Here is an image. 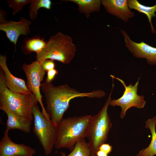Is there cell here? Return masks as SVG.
Listing matches in <instances>:
<instances>
[{
  "label": "cell",
  "instance_id": "ba28073f",
  "mask_svg": "<svg viewBox=\"0 0 156 156\" xmlns=\"http://www.w3.org/2000/svg\"><path fill=\"white\" fill-rule=\"evenodd\" d=\"M26 77L27 88L36 98L42 109V112L48 120H51L42 102V96L40 93L41 82L43 79L46 72L41 64L36 60L29 64L24 63L22 67Z\"/></svg>",
  "mask_w": 156,
  "mask_h": 156
},
{
  "label": "cell",
  "instance_id": "d4e9b609",
  "mask_svg": "<svg viewBox=\"0 0 156 156\" xmlns=\"http://www.w3.org/2000/svg\"><path fill=\"white\" fill-rule=\"evenodd\" d=\"M108 155L104 151L99 150L96 153L97 156H108Z\"/></svg>",
  "mask_w": 156,
  "mask_h": 156
},
{
  "label": "cell",
  "instance_id": "3957f363",
  "mask_svg": "<svg viewBox=\"0 0 156 156\" xmlns=\"http://www.w3.org/2000/svg\"><path fill=\"white\" fill-rule=\"evenodd\" d=\"M76 51V45L71 38L59 32L51 36L44 48L36 54V60L41 64L46 59L68 64L73 58Z\"/></svg>",
  "mask_w": 156,
  "mask_h": 156
},
{
  "label": "cell",
  "instance_id": "4fadbf2b",
  "mask_svg": "<svg viewBox=\"0 0 156 156\" xmlns=\"http://www.w3.org/2000/svg\"><path fill=\"white\" fill-rule=\"evenodd\" d=\"M0 67L4 73L5 81L7 88L12 92L23 94L32 92L27 88L25 81L14 76L9 70L6 63V57L0 55Z\"/></svg>",
  "mask_w": 156,
  "mask_h": 156
},
{
  "label": "cell",
  "instance_id": "5bb4252c",
  "mask_svg": "<svg viewBox=\"0 0 156 156\" xmlns=\"http://www.w3.org/2000/svg\"><path fill=\"white\" fill-rule=\"evenodd\" d=\"M0 109L4 111L7 116L5 130L9 131L12 129H18L26 133L30 132L32 121L17 116L7 109Z\"/></svg>",
  "mask_w": 156,
  "mask_h": 156
},
{
  "label": "cell",
  "instance_id": "7c38bea8",
  "mask_svg": "<svg viewBox=\"0 0 156 156\" xmlns=\"http://www.w3.org/2000/svg\"><path fill=\"white\" fill-rule=\"evenodd\" d=\"M101 4L107 12L125 22L135 16L128 6L127 0H102Z\"/></svg>",
  "mask_w": 156,
  "mask_h": 156
},
{
  "label": "cell",
  "instance_id": "ffe728a7",
  "mask_svg": "<svg viewBox=\"0 0 156 156\" xmlns=\"http://www.w3.org/2000/svg\"><path fill=\"white\" fill-rule=\"evenodd\" d=\"M47 42L44 39L39 37L33 38L27 40L25 42V48L29 52H34L38 53L45 47Z\"/></svg>",
  "mask_w": 156,
  "mask_h": 156
},
{
  "label": "cell",
  "instance_id": "7a4b0ae2",
  "mask_svg": "<svg viewBox=\"0 0 156 156\" xmlns=\"http://www.w3.org/2000/svg\"><path fill=\"white\" fill-rule=\"evenodd\" d=\"M92 116L86 115L63 118L57 125L55 148H67L71 151L78 141L86 138Z\"/></svg>",
  "mask_w": 156,
  "mask_h": 156
},
{
  "label": "cell",
  "instance_id": "30bf717a",
  "mask_svg": "<svg viewBox=\"0 0 156 156\" xmlns=\"http://www.w3.org/2000/svg\"><path fill=\"white\" fill-rule=\"evenodd\" d=\"M123 35L126 47L135 57L145 58L147 63L156 66V47L147 44L143 41L139 42L132 40L124 30H120Z\"/></svg>",
  "mask_w": 156,
  "mask_h": 156
},
{
  "label": "cell",
  "instance_id": "9c48e42d",
  "mask_svg": "<svg viewBox=\"0 0 156 156\" xmlns=\"http://www.w3.org/2000/svg\"><path fill=\"white\" fill-rule=\"evenodd\" d=\"M0 11V30L5 32L8 38L14 44L15 48L19 37L30 33L29 26L31 22L23 17L20 18L18 22L8 21L5 18V12L1 9Z\"/></svg>",
  "mask_w": 156,
  "mask_h": 156
},
{
  "label": "cell",
  "instance_id": "2e32d148",
  "mask_svg": "<svg viewBox=\"0 0 156 156\" xmlns=\"http://www.w3.org/2000/svg\"><path fill=\"white\" fill-rule=\"evenodd\" d=\"M127 3L130 9L136 10L145 14L147 17L150 24L151 32L156 34L152 21V18L156 17V3L152 6H147L142 4L137 0H127Z\"/></svg>",
  "mask_w": 156,
  "mask_h": 156
},
{
  "label": "cell",
  "instance_id": "9a60e30c",
  "mask_svg": "<svg viewBox=\"0 0 156 156\" xmlns=\"http://www.w3.org/2000/svg\"><path fill=\"white\" fill-rule=\"evenodd\" d=\"M145 123V127L149 129L151 133V141L148 146L140 150L136 156H154L156 155V116L148 119Z\"/></svg>",
  "mask_w": 156,
  "mask_h": 156
},
{
  "label": "cell",
  "instance_id": "ac0fdd59",
  "mask_svg": "<svg viewBox=\"0 0 156 156\" xmlns=\"http://www.w3.org/2000/svg\"><path fill=\"white\" fill-rule=\"evenodd\" d=\"M52 3L50 0H31L29 3V14L31 20L36 19L38 16V11L41 8L50 10Z\"/></svg>",
  "mask_w": 156,
  "mask_h": 156
},
{
  "label": "cell",
  "instance_id": "cb8c5ba5",
  "mask_svg": "<svg viewBox=\"0 0 156 156\" xmlns=\"http://www.w3.org/2000/svg\"><path fill=\"white\" fill-rule=\"evenodd\" d=\"M112 146L108 144L105 143L100 146L99 150L103 151L109 154L112 152Z\"/></svg>",
  "mask_w": 156,
  "mask_h": 156
},
{
  "label": "cell",
  "instance_id": "6da1fadb",
  "mask_svg": "<svg viewBox=\"0 0 156 156\" xmlns=\"http://www.w3.org/2000/svg\"><path fill=\"white\" fill-rule=\"evenodd\" d=\"M40 90L46 103V112L51 121L58 125L69 106L70 101L77 97L100 98L105 96V92L97 90L89 92H81L67 84L54 86L52 82L45 81L42 83Z\"/></svg>",
  "mask_w": 156,
  "mask_h": 156
},
{
  "label": "cell",
  "instance_id": "52a82bcc",
  "mask_svg": "<svg viewBox=\"0 0 156 156\" xmlns=\"http://www.w3.org/2000/svg\"><path fill=\"white\" fill-rule=\"evenodd\" d=\"M110 76L120 82L125 88V90L121 97L118 99L112 100L109 104V105L112 106H119L121 107V111L120 117L121 118L124 117L126 111L132 107L138 109L144 107L146 104L144 96L139 95L137 94L140 78L134 85L133 86L131 83L127 86L122 79L115 77L114 75H110Z\"/></svg>",
  "mask_w": 156,
  "mask_h": 156
},
{
  "label": "cell",
  "instance_id": "44dd1931",
  "mask_svg": "<svg viewBox=\"0 0 156 156\" xmlns=\"http://www.w3.org/2000/svg\"><path fill=\"white\" fill-rule=\"evenodd\" d=\"M31 0H8L7 2L10 8L13 10L12 15H15L22 10L23 7L29 4Z\"/></svg>",
  "mask_w": 156,
  "mask_h": 156
},
{
  "label": "cell",
  "instance_id": "8992f818",
  "mask_svg": "<svg viewBox=\"0 0 156 156\" xmlns=\"http://www.w3.org/2000/svg\"><path fill=\"white\" fill-rule=\"evenodd\" d=\"M34 123L33 130L46 155L51 154L56 142L57 125L47 119L37 105L32 109Z\"/></svg>",
  "mask_w": 156,
  "mask_h": 156
},
{
  "label": "cell",
  "instance_id": "603a6c76",
  "mask_svg": "<svg viewBox=\"0 0 156 156\" xmlns=\"http://www.w3.org/2000/svg\"><path fill=\"white\" fill-rule=\"evenodd\" d=\"M58 73L57 70L55 68L48 71L45 81L49 83L52 82Z\"/></svg>",
  "mask_w": 156,
  "mask_h": 156
},
{
  "label": "cell",
  "instance_id": "e0dca14e",
  "mask_svg": "<svg viewBox=\"0 0 156 156\" xmlns=\"http://www.w3.org/2000/svg\"><path fill=\"white\" fill-rule=\"evenodd\" d=\"M66 1L72 2L78 6L80 13H83L88 18L90 14L99 12L100 9L101 0H68Z\"/></svg>",
  "mask_w": 156,
  "mask_h": 156
},
{
  "label": "cell",
  "instance_id": "7402d4cb",
  "mask_svg": "<svg viewBox=\"0 0 156 156\" xmlns=\"http://www.w3.org/2000/svg\"><path fill=\"white\" fill-rule=\"evenodd\" d=\"M41 65L42 68L45 71L55 68V64L53 60L50 59L45 60Z\"/></svg>",
  "mask_w": 156,
  "mask_h": 156
},
{
  "label": "cell",
  "instance_id": "5b68a950",
  "mask_svg": "<svg viewBox=\"0 0 156 156\" xmlns=\"http://www.w3.org/2000/svg\"><path fill=\"white\" fill-rule=\"evenodd\" d=\"M38 100L32 93L23 94L11 91L5 84L0 85V109L5 108L17 116L32 121V109Z\"/></svg>",
  "mask_w": 156,
  "mask_h": 156
},
{
  "label": "cell",
  "instance_id": "8fae6325",
  "mask_svg": "<svg viewBox=\"0 0 156 156\" xmlns=\"http://www.w3.org/2000/svg\"><path fill=\"white\" fill-rule=\"evenodd\" d=\"M5 130L0 141V156H34L36 150L24 144L14 142Z\"/></svg>",
  "mask_w": 156,
  "mask_h": 156
},
{
  "label": "cell",
  "instance_id": "d6986e66",
  "mask_svg": "<svg viewBox=\"0 0 156 156\" xmlns=\"http://www.w3.org/2000/svg\"><path fill=\"white\" fill-rule=\"evenodd\" d=\"M60 156H90V152L88 144L85 139L78 141L75 144L73 149L67 155L61 153Z\"/></svg>",
  "mask_w": 156,
  "mask_h": 156
},
{
  "label": "cell",
  "instance_id": "277c9868",
  "mask_svg": "<svg viewBox=\"0 0 156 156\" xmlns=\"http://www.w3.org/2000/svg\"><path fill=\"white\" fill-rule=\"evenodd\" d=\"M114 86L113 82L111 92L103 108L97 114L92 116L86 136L88 140L90 156H97L100 146L106 142L112 128V124L107 109L112 100L111 96Z\"/></svg>",
  "mask_w": 156,
  "mask_h": 156
}]
</instances>
